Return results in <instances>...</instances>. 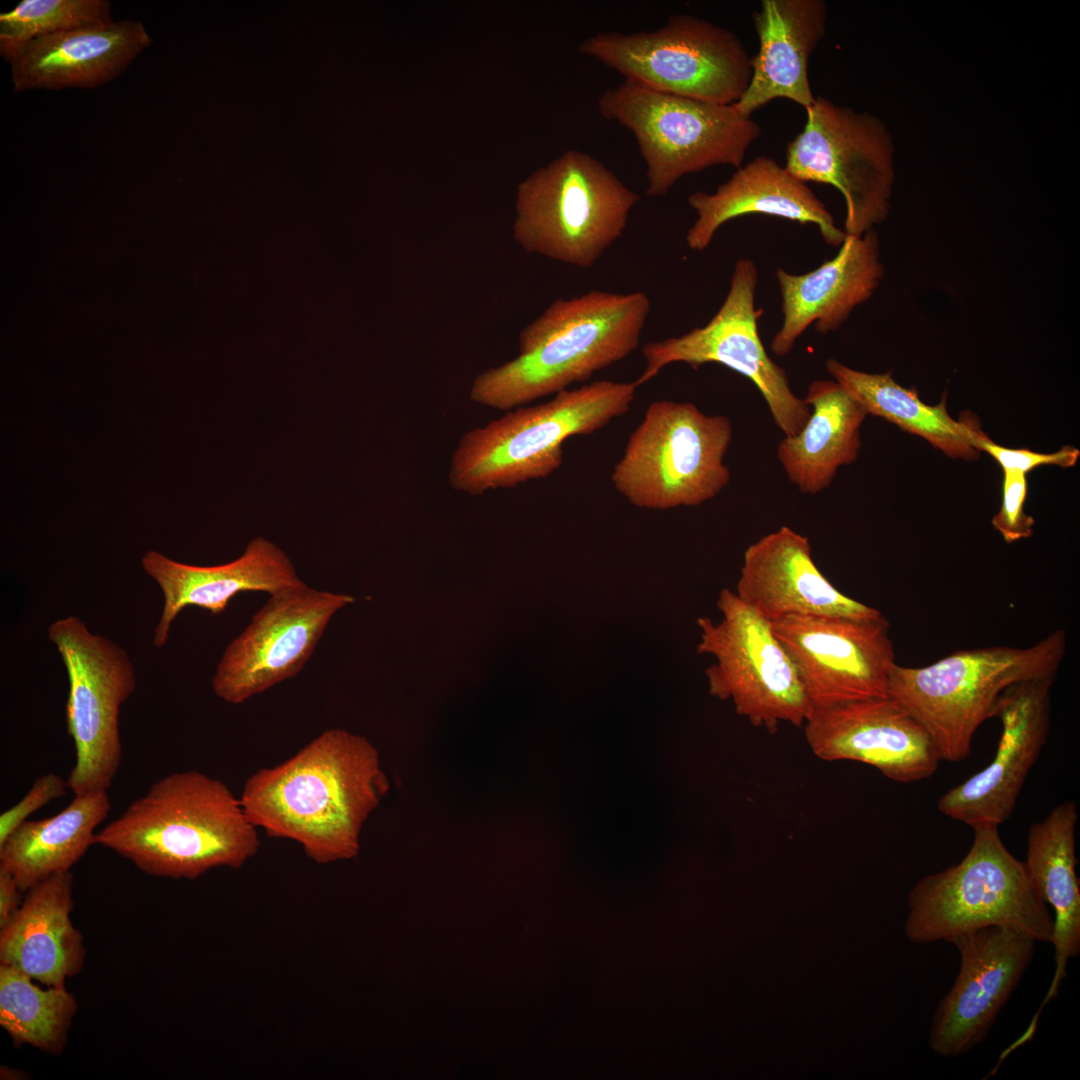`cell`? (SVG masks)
Wrapping results in <instances>:
<instances>
[{"label":"cell","instance_id":"obj_1","mask_svg":"<svg viewBox=\"0 0 1080 1080\" xmlns=\"http://www.w3.org/2000/svg\"><path fill=\"white\" fill-rule=\"evenodd\" d=\"M389 786L365 737L328 729L287 760L254 772L239 798L257 828L297 842L325 865L357 855L361 829Z\"/></svg>","mask_w":1080,"mask_h":1080},{"label":"cell","instance_id":"obj_2","mask_svg":"<svg viewBox=\"0 0 1080 1080\" xmlns=\"http://www.w3.org/2000/svg\"><path fill=\"white\" fill-rule=\"evenodd\" d=\"M257 829L224 782L184 770L154 782L97 832L96 844L148 875L194 880L244 866L259 850Z\"/></svg>","mask_w":1080,"mask_h":1080},{"label":"cell","instance_id":"obj_3","mask_svg":"<svg viewBox=\"0 0 1080 1080\" xmlns=\"http://www.w3.org/2000/svg\"><path fill=\"white\" fill-rule=\"evenodd\" d=\"M650 309L640 291L557 299L521 330L518 356L474 378L470 399L509 410L586 382L638 348Z\"/></svg>","mask_w":1080,"mask_h":1080},{"label":"cell","instance_id":"obj_4","mask_svg":"<svg viewBox=\"0 0 1080 1080\" xmlns=\"http://www.w3.org/2000/svg\"><path fill=\"white\" fill-rule=\"evenodd\" d=\"M637 388L635 381H593L564 389L545 403L514 408L466 432L450 461L449 484L481 495L549 476L562 465L563 442L592 434L626 414Z\"/></svg>","mask_w":1080,"mask_h":1080},{"label":"cell","instance_id":"obj_5","mask_svg":"<svg viewBox=\"0 0 1080 1080\" xmlns=\"http://www.w3.org/2000/svg\"><path fill=\"white\" fill-rule=\"evenodd\" d=\"M1067 648L1057 629L1025 647L989 646L959 650L923 667L896 664L887 695L928 732L941 760L959 762L971 752L977 729L993 718L995 704L1010 685L1057 673Z\"/></svg>","mask_w":1080,"mask_h":1080},{"label":"cell","instance_id":"obj_6","mask_svg":"<svg viewBox=\"0 0 1080 1080\" xmlns=\"http://www.w3.org/2000/svg\"><path fill=\"white\" fill-rule=\"evenodd\" d=\"M972 845L956 865L920 879L908 895L906 935L914 943L999 926L1051 943L1053 917L1024 861L1010 853L999 826L972 827Z\"/></svg>","mask_w":1080,"mask_h":1080},{"label":"cell","instance_id":"obj_7","mask_svg":"<svg viewBox=\"0 0 1080 1080\" xmlns=\"http://www.w3.org/2000/svg\"><path fill=\"white\" fill-rule=\"evenodd\" d=\"M639 199L602 162L569 149L519 183L513 237L529 253L590 268L622 236Z\"/></svg>","mask_w":1080,"mask_h":1080},{"label":"cell","instance_id":"obj_8","mask_svg":"<svg viewBox=\"0 0 1080 1080\" xmlns=\"http://www.w3.org/2000/svg\"><path fill=\"white\" fill-rule=\"evenodd\" d=\"M600 115L635 137L646 166V194L665 196L687 174L742 166L760 125L733 104L656 91L624 80L597 101Z\"/></svg>","mask_w":1080,"mask_h":1080},{"label":"cell","instance_id":"obj_9","mask_svg":"<svg viewBox=\"0 0 1080 1080\" xmlns=\"http://www.w3.org/2000/svg\"><path fill=\"white\" fill-rule=\"evenodd\" d=\"M732 437V423L723 414H706L690 402L656 400L629 436L611 482L638 508L700 505L730 482L724 458Z\"/></svg>","mask_w":1080,"mask_h":1080},{"label":"cell","instance_id":"obj_10","mask_svg":"<svg viewBox=\"0 0 1080 1080\" xmlns=\"http://www.w3.org/2000/svg\"><path fill=\"white\" fill-rule=\"evenodd\" d=\"M579 51L644 87L716 104H734L752 76L739 37L689 14L653 31L599 32Z\"/></svg>","mask_w":1080,"mask_h":1080},{"label":"cell","instance_id":"obj_11","mask_svg":"<svg viewBox=\"0 0 1080 1080\" xmlns=\"http://www.w3.org/2000/svg\"><path fill=\"white\" fill-rule=\"evenodd\" d=\"M717 608L720 622L697 619L701 639L696 651L716 659L705 672L710 694L731 700L737 714L769 733L782 723L804 725L812 707L771 623L729 589L719 592Z\"/></svg>","mask_w":1080,"mask_h":1080},{"label":"cell","instance_id":"obj_12","mask_svg":"<svg viewBox=\"0 0 1080 1080\" xmlns=\"http://www.w3.org/2000/svg\"><path fill=\"white\" fill-rule=\"evenodd\" d=\"M803 130L787 145L785 168L803 182L829 184L845 199L846 235L883 222L894 182L893 142L877 117L818 96Z\"/></svg>","mask_w":1080,"mask_h":1080},{"label":"cell","instance_id":"obj_13","mask_svg":"<svg viewBox=\"0 0 1080 1080\" xmlns=\"http://www.w3.org/2000/svg\"><path fill=\"white\" fill-rule=\"evenodd\" d=\"M48 635L69 679L66 723L76 761L68 789L75 796L107 791L122 759L118 716L136 686L132 663L123 649L92 634L75 616L53 622Z\"/></svg>","mask_w":1080,"mask_h":1080},{"label":"cell","instance_id":"obj_14","mask_svg":"<svg viewBox=\"0 0 1080 1080\" xmlns=\"http://www.w3.org/2000/svg\"><path fill=\"white\" fill-rule=\"evenodd\" d=\"M758 270L749 258L735 262L727 295L711 320L680 336L647 342L638 387L670 364L699 367L718 363L747 377L766 401L776 426L786 437L797 434L811 408L794 394L786 371L767 354L758 332L761 311L755 306Z\"/></svg>","mask_w":1080,"mask_h":1080},{"label":"cell","instance_id":"obj_15","mask_svg":"<svg viewBox=\"0 0 1080 1080\" xmlns=\"http://www.w3.org/2000/svg\"><path fill=\"white\" fill-rule=\"evenodd\" d=\"M355 599L305 583L270 595L226 648L212 678L217 697L241 704L295 677L310 659L332 616Z\"/></svg>","mask_w":1080,"mask_h":1080},{"label":"cell","instance_id":"obj_16","mask_svg":"<svg viewBox=\"0 0 1080 1080\" xmlns=\"http://www.w3.org/2000/svg\"><path fill=\"white\" fill-rule=\"evenodd\" d=\"M770 623L812 708L887 696L896 662L885 617L790 615Z\"/></svg>","mask_w":1080,"mask_h":1080},{"label":"cell","instance_id":"obj_17","mask_svg":"<svg viewBox=\"0 0 1080 1080\" xmlns=\"http://www.w3.org/2000/svg\"><path fill=\"white\" fill-rule=\"evenodd\" d=\"M947 942L960 954V969L932 1018L929 1046L942 1057H956L986 1037L1031 962L1037 941L1013 928L990 926Z\"/></svg>","mask_w":1080,"mask_h":1080},{"label":"cell","instance_id":"obj_18","mask_svg":"<svg viewBox=\"0 0 1080 1080\" xmlns=\"http://www.w3.org/2000/svg\"><path fill=\"white\" fill-rule=\"evenodd\" d=\"M1057 673L1016 682L999 696L993 717L1001 736L994 759L938 800L945 816L971 827L1008 820L1050 732L1051 690Z\"/></svg>","mask_w":1080,"mask_h":1080},{"label":"cell","instance_id":"obj_19","mask_svg":"<svg viewBox=\"0 0 1080 1080\" xmlns=\"http://www.w3.org/2000/svg\"><path fill=\"white\" fill-rule=\"evenodd\" d=\"M803 726L819 759L861 762L896 782L927 779L942 761L925 728L888 695L812 708Z\"/></svg>","mask_w":1080,"mask_h":1080},{"label":"cell","instance_id":"obj_20","mask_svg":"<svg viewBox=\"0 0 1080 1080\" xmlns=\"http://www.w3.org/2000/svg\"><path fill=\"white\" fill-rule=\"evenodd\" d=\"M735 593L769 622L790 615L884 617L836 589L815 564L809 539L788 526L748 546Z\"/></svg>","mask_w":1080,"mask_h":1080},{"label":"cell","instance_id":"obj_21","mask_svg":"<svg viewBox=\"0 0 1080 1080\" xmlns=\"http://www.w3.org/2000/svg\"><path fill=\"white\" fill-rule=\"evenodd\" d=\"M884 275L879 238L874 230L846 235L832 259L804 274L776 269L783 322L771 341L778 356L789 354L806 329L836 331L858 305L866 302Z\"/></svg>","mask_w":1080,"mask_h":1080},{"label":"cell","instance_id":"obj_22","mask_svg":"<svg viewBox=\"0 0 1080 1080\" xmlns=\"http://www.w3.org/2000/svg\"><path fill=\"white\" fill-rule=\"evenodd\" d=\"M151 43L144 24L136 19L34 39L7 62L13 92L102 86L123 74Z\"/></svg>","mask_w":1080,"mask_h":1080},{"label":"cell","instance_id":"obj_23","mask_svg":"<svg viewBox=\"0 0 1080 1080\" xmlns=\"http://www.w3.org/2000/svg\"><path fill=\"white\" fill-rule=\"evenodd\" d=\"M146 573L160 586L164 605L153 643L161 648L172 622L187 606L213 615L222 613L231 599L244 592L269 595L304 584L286 554L270 541L257 537L237 559L217 566H194L148 551L141 559Z\"/></svg>","mask_w":1080,"mask_h":1080},{"label":"cell","instance_id":"obj_24","mask_svg":"<svg viewBox=\"0 0 1080 1080\" xmlns=\"http://www.w3.org/2000/svg\"><path fill=\"white\" fill-rule=\"evenodd\" d=\"M687 200L697 216L685 236L688 248L693 251L705 250L726 222L749 214L812 223L824 241L835 247H840L846 237L806 183L767 156L756 157L737 168L714 193L695 191Z\"/></svg>","mask_w":1080,"mask_h":1080},{"label":"cell","instance_id":"obj_25","mask_svg":"<svg viewBox=\"0 0 1080 1080\" xmlns=\"http://www.w3.org/2000/svg\"><path fill=\"white\" fill-rule=\"evenodd\" d=\"M824 0H763L752 15L759 50L751 58L752 76L742 97L733 104L746 117L777 98L805 109L815 101L810 81V57L827 31Z\"/></svg>","mask_w":1080,"mask_h":1080},{"label":"cell","instance_id":"obj_26","mask_svg":"<svg viewBox=\"0 0 1080 1080\" xmlns=\"http://www.w3.org/2000/svg\"><path fill=\"white\" fill-rule=\"evenodd\" d=\"M1078 809L1074 801L1056 805L1028 831L1026 869L1042 899L1053 909L1055 972L1051 984L1020 1036L1030 1041L1036 1033L1041 1012L1058 994L1067 976V964L1080 953V888L1076 874V825Z\"/></svg>","mask_w":1080,"mask_h":1080},{"label":"cell","instance_id":"obj_27","mask_svg":"<svg viewBox=\"0 0 1080 1080\" xmlns=\"http://www.w3.org/2000/svg\"><path fill=\"white\" fill-rule=\"evenodd\" d=\"M73 876L54 874L30 888L0 930V964L12 966L47 987H63L85 961L81 933L71 912Z\"/></svg>","mask_w":1080,"mask_h":1080},{"label":"cell","instance_id":"obj_28","mask_svg":"<svg viewBox=\"0 0 1080 1080\" xmlns=\"http://www.w3.org/2000/svg\"><path fill=\"white\" fill-rule=\"evenodd\" d=\"M811 414L795 435L781 440L777 458L788 479L806 495L827 489L861 448L860 428L868 413L835 380H815L807 390Z\"/></svg>","mask_w":1080,"mask_h":1080},{"label":"cell","instance_id":"obj_29","mask_svg":"<svg viewBox=\"0 0 1080 1080\" xmlns=\"http://www.w3.org/2000/svg\"><path fill=\"white\" fill-rule=\"evenodd\" d=\"M111 809L107 791L76 795L58 814L27 820L0 844V868L21 892L48 877L70 871L96 844V828Z\"/></svg>","mask_w":1080,"mask_h":1080},{"label":"cell","instance_id":"obj_30","mask_svg":"<svg viewBox=\"0 0 1080 1080\" xmlns=\"http://www.w3.org/2000/svg\"><path fill=\"white\" fill-rule=\"evenodd\" d=\"M825 368L868 414L926 439L950 457L966 460L978 457L977 444L986 434L972 417L954 420L947 411L945 398L937 405H928L915 389L898 384L890 372L867 373L834 358L826 361Z\"/></svg>","mask_w":1080,"mask_h":1080},{"label":"cell","instance_id":"obj_31","mask_svg":"<svg viewBox=\"0 0 1080 1080\" xmlns=\"http://www.w3.org/2000/svg\"><path fill=\"white\" fill-rule=\"evenodd\" d=\"M76 1010L65 986L42 989L22 971L0 964V1025L15 1044L61 1053Z\"/></svg>","mask_w":1080,"mask_h":1080},{"label":"cell","instance_id":"obj_32","mask_svg":"<svg viewBox=\"0 0 1080 1080\" xmlns=\"http://www.w3.org/2000/svg\"><path fill=\"white\" fill-rule=\"evenodd\" d=\"M112 21L108 0H22L0 13V55L8 62L34 39Z\"/></svg>","mask_w":1080,"mask_h":1080},{"label":"cell","instance_id":"obj_33","mask_svg":"<svg viewBox=\"0 0 1080 1080\" xmlns=\"http://www.w3.org/2000/svg\"><path fill=\"white\" fill-rule=\"evenodd\" d=\"M1026 475L1003 471L1002 503L992 525L1006 543L1031 537L1035 520L1024 512L1027 497Z\"/></svg>","mask_w":1080,"mask_h":1080},{"label":"cell","instance_id":"obj_34","mask_svg":"<svg viewBox=\"0 0 1080 1080\" xmlns=\"http://www.w3.org/2000/svg\"><path fill=\"white\" fill-rule=\"evenodd\" d=\"M979 451L990 454L1002 467L1003 471L1025 474L1041 465L1071 467L1076 464L1080 452L1072 446H1064L1053 453H1038L1029 449H1010L994 443L987 435L977 445Z\"/></svg>","mask_w":1080,"mask_h":1080},{"label":"cell","instance_id":"obj_35","mask_svg":"<svg viewBox=\"0 0 1080 1080\" xmlns=\"http://www.w3.org/2000/svg\"><path fill=\"white\" fill-rule=\"evenodd\" d=\"M67 788V780L57 774L48 773L39 777L18 803L1 814L0 844L23 822L27 821L31 814L51 801L64 796Z\"/></svg>","mask_w":1080,"mask_h":1080},{"label":"cell","instance_id":"obj_36","mask_svg":"<svg viewBox=\"0 0 1080 1080\" xmlns=\"http://www.w3.org/2000/svg\"><path fill=\"white\" fill-rule=\"evenodd\" d=\"M21 893L13 876L0 868V929L9 923L20 908Z\"/></svg>","mask_w":1080,"mask_h":1080}]
</instances>
